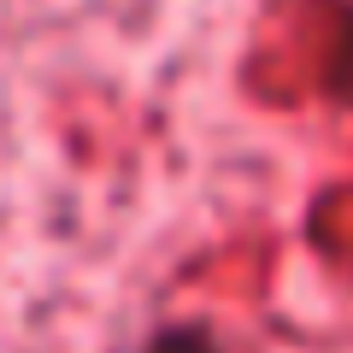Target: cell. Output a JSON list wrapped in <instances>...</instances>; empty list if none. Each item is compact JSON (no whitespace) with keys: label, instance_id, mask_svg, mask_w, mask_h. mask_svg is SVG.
I'll return each mask as SVG.
<instances>
[{"label":"cell","instance_id":"cell-1","mask_svg":"<svg viewBox=\"0 0 353 353\" xmlns=\"http://www.w3.org/2000/svg\"><path fill=\"white\" fill-rule=\"evenodd\" d=\"M148 353H218V347H212V336H201V330H159Z\"/></svg>","mask_w":353,"mask_h":353}]
</instances>
